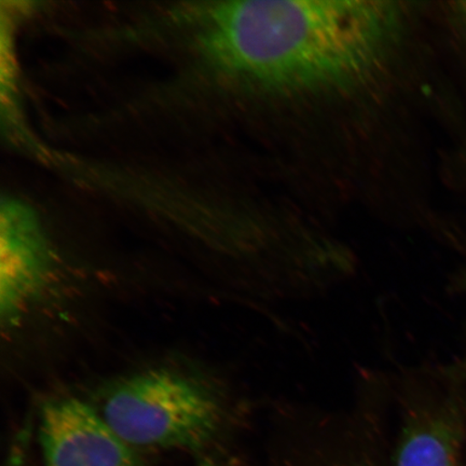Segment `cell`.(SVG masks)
Instances as JSON below:
<instances>
[{
  "instance_id": "1",
  "label": "cell",
  "mask_w": 466,
  "mask_h": 466,
  "mask_svg": "<svg viewBox=\"0 0 466 466\" xmlns=\"http://www.w3.org/2000/svg\"><path fill=\"white\" fill-rule=\"evenodd\" d=\"M400 34L399 8L372 2H223L200 15L215 71L268 101L347 97L381 79Z\"/></svg>"
},
{
  "instance_id": "2",
  "label": "cell",
  "mask_w": 466,
  "mask_h": 466,
  "mask_svg": "<svg viewBox=\"0 0 466 466\" xmlns=\"http://www.w3.org/2000/svg\"><path fill=\"white\" fill-rule=\"evenodd\" d=\"M272 466H382L394 412L392 374L362 367L338 410L293 400L269 405Z\"/></svg>"
},
{
  "instance_id": "3",
  "label": "cell",
  "mask_w": 466,
  "mask_h": 466,
  "mask_svg": "<svg viewBox=\"0 0 466 466\" xmlns=\"http://www.w3.org/2000/svg\"><path fill=\"white\" fill-rule=\"evenodd\" d=\"M227 396L167 370L124 379L105 395L101 415L133 448L201 450L217 439L229 417Z\"/></svg>"
},
{
  "instance_id": "4",
  "label": "cell",
  "mask_w": 466,
  "mask_h": 466,
  "mask_svg": "<svg viewBox=\"0 0 466 466\" xmlns=\"http://www.w3.org/2000/svg\"><path fill=\"white\" fill-rule=\"evenodd\" d=\"M428 371L401 367L392 374L398 416L393 466H460L466 435L461 399L435 391Z\"/></svg>"
},
{
  "instance_id": "5",
  "label": "cell",
  "mask_w": 466,
  "mask_h": 466,
  "mask_svg": "<svg viewBox=\"0 0 466 466\" xmlns=\"http://www.w3.org/2000/svg\"><path fill=\"white\" fill-rule=\"evenodd\" d=\"M39 441L45 466H144L101 413L78 399L55 400L43 407Z\"/></svg>"
},
{
  "instance_id": "6",
  "label": "cell",
  "mask_w": 466,
  "mask_h": 466,
  "mask_svg": "<svg viewBox=\"0 0 466 466\" xmlns=\"http://www.w3.org/2000/svg\"><path fill=\"white\" fill-rule=\"evenodd\" d=\"M54 258L34 209L17 199L0 208V314L13 324L48 283Z\"/></svg>"
},
{
  "instance_id": "7",
  "label": "cell",
  "mask_w": 466,
  "mask_h": 466,
  "mask_svg": "<svg viewBox=\"0 0 466 466\" xmlns=\"http://www.w3.org/2000/svg\"><path fill=\"white\" fill-rule=\"evenodd\" d=\"M199 466H219L217 463L213 461H209V460H207V461H203Z\"/></svg>"
}]
</instances>
